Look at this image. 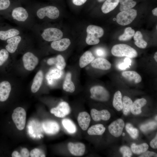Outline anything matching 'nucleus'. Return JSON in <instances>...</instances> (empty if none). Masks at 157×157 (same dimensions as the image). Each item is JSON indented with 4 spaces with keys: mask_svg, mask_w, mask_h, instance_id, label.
I'll return each instance as SVG.
<instances>
[{
    "mask_svg": "<svg viewBox=\"0 0 157 157\" xmlns=\"http://www.w3.org/2000/svg\"><path fill=\"white\" fill-rule=\"evenodd\" d=\"M111 52L114 56L118 57L126 56L134 58L138 56L136 51L130 46L125 44H119L114 45Z\"/></svg>",
    "mask_w": 157,
    "mask_h": 157,
    "instance_id": "1",
    "label": "nucleus"
},
{
    "mask_svg": "<svg viewBox=\"0 0 157 157\" xmlns=\"http://www.w3.org/2000/svg\"><path fill=\"white\" fill-rule=\"evenodd\" d=\"M87 36L86 42L89 45H95L100 42L99 38L102 37L104 34L103 29L100 26L90 25L86 29Z\"/></svg>",
    "mask_w": 157,
    "mask_h": 157,
    "instance_id": "2",
    "label": "nucleus"
},
{
    "mask_svg": "<svg viewBox=\"0 0 157 157\" xmlns=\"http://www.w3.org/2000/svg\"><path fill=\"white\" fill-rule=\"evenodd\" d=\"M137 15V11L133 9L122 11L119 13L116 16V20L119 24L126 26L131 23Z\"/></svg>",
    "mask_w": 157,
    "mask_h": 157,
    "instance_id": "3",
    "label": "nucleus"
},
{
    "mask_svg": "<svg viewBox=\"0 0 157 157\" xmlns=\"http://www.w3.org/2000/svg\"><path fill=\"white\" fill-rule=\"evenodd\" d=\"M26 112L23 108L18 107L14 110L12 118L18 130H22L24 129L26 124Z\"/></svg>",
    "mask_w": 157,
    "mask_h": 157,
    "instance_id": "4",
    "label": "nucleus"
},
{
    "mask_svg": "<svg viewBox=\"0 0 157 157\" xmlns=\"http://www.w3.org/2000/svg\"><path fill=\"white\" fill-rule=\"evenodd\" d=\"M90 92L91 98L96 101H106L109 99L110 97L108 92L101 86H93L90 88Z\"/></svg>",
    "mask_w": 157,
    "mask_h": 157,
    "instance_id": "5",
    "label": "nucleus"
},
{
    "mask_svg": "<svg viewBox=\"0 0 157 157\" xmlns=\"http://www.w3.org/2000/svg\"><path fill=\"white\" fill-rule=\"evenodd\" d=\"M37 17L40 19H42L47 17L51 19H55L59 15V11L56 7L48 6L39 9L36 12Z\"/></svg>",
    "mask_w": 157,
    "mask_h": 157,
    "instance_id": "6",
    "label": "nucleus"
},
{
    "mask_svg": "<svg viewBox=\"0 0 157 157\" xmlns=\"http://www.w3.org/2000/svg\"><path fill=\"white\" fill-rule=\"evenodd\" d=\"M41 36L45 40L53 41L61 39L63 36L62 32L59 29L55 28H49L44 30Z\"/></svg>",
    "mask_w": 157,
    "mask_h": 157,
    "instance_id": "7",
    "label": "nucleus"
},
{
    "mask_svg": "<svg viewBox=\"0 0 157 157\" xmlns=\"http://www.w3.org/2000/svg\"><path fill=\"white\" fill-rule=\"evenodd\" d=\"M22 60L24 68L28 71L33 70L39 62L38 58L30 52H26L24 55Z\"/></svg>",
    "mask_w": 157,
    "mask_h": 157,
    "instance_id": "8",
    "label": "nucleus"
},
{
    "mask_svg": "<svg viewBox=\"0 0 157 157\" xmlns=\"http://www.w3.org/2000/svg\"><path fill=\"white\" fill-rule=\"evenodd\" d=\"M70 111V107L68 103L65 101H62L56 107L52 108L50 112L56 117L63 118L68 115Z\"/></svg>",
    "mask_w": 157,
    "mask_h": 157,
    "instance_id": "9",
    "label": "nucleus"
},
{
    "mask_svg": "<svg viewBox=\"0 0 157 157\" xmlns=\"http://www.w3.org/2000/svg\"><path fill=\"white\" fill-rule=\"evenodd\" d=\"M125 124L123 120L119 119L112 122L108 126L110 133L113 136L118 137L122 133Z\"/></svg>",
    "mask_w": 157,
    "mask_h": 157,
    "instance_id": "10",
    "label": "nucleus"
},
{
    "mask_svg": "<svg viewBox=\"0 0 157 157\" xmlns=\"http://www.w3.org/2000/svg\"><path fill=\"white\" fill-rule=\"evenodd\" d=\"M67 146L70 153L74 156H81L85 153V147L83 143L69 142Z\"/></svg>",
    "mask_w": 157,
    "mask_h": 157,
    "instance_id": "11",
    "label": "nucleus"
},
{
    "mask_svg": "<svg viewBox=\"0 0 157 157\" xmlns=\"http://www.w3.org/2000/svg\"><path fill=\"white\" fill-rule=\"evenodd\" d=\"M90 114L93 120L98 121L101 120L107 121L110 117V114L107 110L104 109L98 111L95 109H92L91 110Z\"/></svg>",
    "mask_w": 157,
    "mask_h": 157,
    "instance_id": "12",
    "label": "nucleus"
},
{
    "mask_svg": "<svg viewBox=\"0 0 157 157\" xmlns=\"http://www.w3.org/2000/svg\"><path fill=\"white\" fill-rule=\"evenodd\" d=\"M13 18L19 22H24L28 17V14L24 8L19 7L15 8L12 11Z\"/></svg>",
    "mask_w": 157,
    "mask_h": 157,
    "instance_id": "13",
    "label": "nucleus"
},
{
    "mask_svg": "<svg viewBox=\"0 0 157 157\" xmlns=\"http://www.w3.org/2000/svg\"><path fill=\"white\" fill-rule=\"evenodd\" d=\"M44 132L49 134H54L59 130L60 126L56 122L53 121H48L42 124Z\"/></svg>",
    "mask_w": 157,
    "mask_h": 157,
    "instance_id": "14",
    "label": "nucleus"
},
{
    "mask_svg": "<svg viewBox=\"0 0 157 157\" xmlns=\"http://www.w3.org/2000/svg\"><path fill=\"white\" fill-rule=\"evenodd\" d=\"M70 44V40L65 38L53 41L51 44V47L56 51H62L67 49Z\"/></svg>",
    "mask_w": 157,
    "mask_h": 157,
    "instance_id": "15",
    "label": "nucleus"
},
{
    "mask_svg": "<svg viewBox=\"0 0 157 157\" xmlns=\"http://www.w3.org/2000/svg\"><path fill=\"white\" fill-rule=\"evenodd\" d=\"M92 66L96 69L103 70H108L111 67L110 63L106 59L99 58L94 59L91 62Z\"/></svg>",
    "mask_w": 157,
    "mask_h": 157,
    "instance_id": "16",
    "label": "nucleus"
},
{
    "mask_svg": "<svg viewBox=\"0 0 157 157\" xmlns=\"http://www.w3.org/2000/svg\"><path fill=\"white\" fill-rule=\"evenodd\" d=\"M91 118L87 112L84 111L80 113L77 117V121L81 128L83 131L87 130Z\"/></svg>",
    "mask_w": 157,
    "mask_h": 157,
    "instance_id": "17",
    "label": "nucleus"
},
{
    "mask_svg": "<svg viewBox=\"0 0 157 157\" xmlns=\"http://www.w3.org/2000/svg\"><path fill=\"white\" fill-rule=\"evenodd\" d=\"M11 90V85L9 82L4 81L0 83V101H4L9 97Z\"/></svg>",
    "mask_w": 157,
    "mask_h": 157,
    "instance_id": "18",
    "label": "nucleus"
},
{
    "mask_svg": "<svg viewBox=\"0 0 157 157\" xmlns=\"http://www.w3.org/2000/svg\"><path fill=\"white\" fill-rule=\"evenodd\" d=\"M21 40V37L19 35L8 39L7 40L8 44L6 46V49L10 53H14L17 50Z\"/></svg>",
    "mask_w": 157,
    "mask_h": 157,
    "instance_id": "19",
    "label": "nucleus"
},
{
    "mask_svg": "<svg viewBox=\"0 0 157 157\" xmlns=\"http://www.w3.org/2000/svg\"><path fill=\"white\" fill-rule=\"evenodd\" d=\"M47 63L50 65H55L57 68L61 70L65 68L66 65L65 60L61 55L49 58L47 60Z\"/></svg>",
    "mask_w": 157,
    "mask_h": 157,
    "instance_id": "20",
    "label": "nucleus"
},
{
    "mask_svg": "<svg viewBox=\"0 0 157 157\" xmlns=\"http://www.w3.org/2000/svg\"><path fill=\"white\" fill-rule=\"evenodd\" d=\"M43 78V74L41 70L38 71L35 75L31 86V91L33 93L37 92L39 89Z\"/></svg>",
    "mask_w": 157,
    "mask_h": 157,
    "instance_id": "21",
    "label": "nucleus"
},
{
    "mask_svg": "<svg viewBox=\"0 0 157 157\" xmlns=\"http://www.w3.org/2000/svg\"><path fill=\"white\" fill-rule=\"evenodd\" d=\"M147 101L144 98L138 99L133 103L131 111L134 115H137L142 112L141 108L147 104Z\"/></svg>",
    "mask_w": 157,
    "mask_h": 157,
    "instance_id": "22",
    "label": "nucleus"
},
{
    "mask_svg": "<svg viewBox=\"0 0 157 157\" xmlns=\"http://www.w3.org/2000/svg\"><path fill=\"white\" fill-rule=\"evenodd\" d=\"M95 57L92 52L89 51L85 52L81 57L79 61V65L81 68L84 67L94 59Z\"/></svg>",
    "mask_w": 157,
    "mask_h": 157,
    "instance_id": "23",
    "label": "nucleus"
},
{
    "mask_svg": "<svg viewBox=\"0 0 157 157\" xmlns=\"http://www.w3.org/2000/svg\"><path fill=\"white\" fill-rule=\"evenodd\" d=\"M122 75L126 79L135 83H140L142 80L140 75L134 71H129L124 72L122 73Z\"/></svg>",
    "mask_w": 157,
    "mask_h": 157,
    "instance_id": "24",
    "label": "nucleus"
},
{
    "mask_svg": "<svg viewBox=\"0 0 157 157\" xmlns=\"http://www.w3.org/2000/svg\"><path fill=\"white\" fill-rule=\"evenodd\" d=\"M119 0H106L102 6L101 9L104 13H107L113 10L117 6Z\"/></svg>",
    "mask_w": 157,
    "mask_h": 157,
    "instance_id": "25",
    "label": "nucleus"
},
{
    "mask_svg": "<svg viewBox=\"0 0 157 157\" xmlns=\"http://www.w3.org/2000/svg\"><path fill=\"white\" fill-rule=\"evenodd\" d=\"M71 74L68 72L65 76L63 85V90L67 92L72 93L75 90V86L73 83L71 81Z\"/></svg>",
    "mask_w": 157,
    "mask_h": 157,
    "instance_id": "26",
    "label": "nucleus"
},
{
    "mask_svg": "<svg viewBox=\"0 0 157 157\" xmlns=\"http://www.w3.org/2000/svg\"><path fill=\"white\" fill-rule=\"evenodd\" d=\"M63 72L61 70L58 68L52 69L48 72L46 76L48 83L50 85L52 84L53 79L60 78Z\"/></svg>",
    "mask_w": 157,
    "mask_h": 157,
    "instance_id": "27",
    "label": "nucleus"
},
{
    "mask_svg": "<svg viewBox=\"0 0 157 157\" xmlns=\"http://www.w3.org/2000/svg\"><path fill=\"white\" fill-rule=\"evenodd\" d=\"M19 31L15 28H11L5 31H0V39L6 40L14 36L18 35Z\"/></svg>",
    "mask_w": 157,
    "mask_h": 157,
    "instance_id": "28",
    "label": "nucleus"
},
{
    "mask_svg": "<svg viewBox=\"0 0 157 157\" xmlns=\"http://www.w3.org/2000/svg\"><path fill=\"white\" fill-rule=\"evenodd\" d=\"M105 129L103 124H98L91 126L88 129L87 132L90 135H101L104 133Z\"/></svg>",
    "mask_w": 157,
    "mask_h": 157,
    "instance_id": "29",
    "label": "nucleus"
},
{
    "mask_svg": "<svg viewBox=\"0 0 157 157\" xmlns=\"http://www.w3.org/2000/svg\"><path fill=\"white\" fill-rule=\"evenodd\" d=\"M114 107L118 111H120L123 108L122 95L119 91H117L114 94L113 102Z\"/></svg>",
    "mask_w": 157,
    "mask_h": 157,
    "instance_id": "30",
    "label": "nucleus"
},
{
    "mask_svg": "<svg viewBox=\"0 0 157 157\" xmlns=\"http://www.w3.org/2000/svg\"><path fill=\"white\" fill-rule=\"evenodd\" d=\"M142 33L138 31H136L133 36V38L135 41V44L140 48L144 49L147 47V44L142 39Z\"/></svg>",
    "mask_w": 157,
    "mask_h": 157,
    "instance_id": "31",
    "label": "nucleus"
},
{
    "mask_svg": "<svg viewBox=\"0 0 157 157\" xmlns=\"http://www.w3.org/2000/svg\"><path fill=\"white\" fill-rule=\"evenodd\" d=\"M62 124L69 133H74L76 131V126L74 123L68 119H64L62 120Z\"/></svg>",
    "mask_w": 157,
    "mask_h": 157,
    "instance_id": "32",
    "label": "nucleus"
},
{
    "mask_svg": "<svg viewBox=\"0 0 157 157\" xmlns=\"http://www.w3.org/2000/svg\"><path fill=\"white\" fill-rule=\"evenodd\" d=\"M133 103L132 100L129 97L124 96L123 98V112L125 115H127L129 113Z\"/></svg>",
    "mask_w": 157,
    "mask_h": 157,
    "instance_id": "33",
    "label": "nucleus"
},
{
    "mask_svg": "<svg viewBox=\"0 0 157 157\" xmlns=\"http://www.w3.org/2000/svg\"><path fill=\"white\" fill-rule=\"evenodd\" d=\"M149 147L147 144L143 143L139 145L132 144L131 147L132 151L134 154H139L147 151Z\"/></svg>",
    "mask_w": 157,
    "mask_h": 157,
    "instance_id": "34",
    "label": "nucleus"
},
{
    "mask_svg": "<svg viewBox=\"0 0 157 157\" xmlns=\"http://www.w3.org/2000/svg\"><path fill=\"white\" fill-rule=\"evenodd\" d=\"M120 4L119 9L121 11L129 10L134 7L136 2L133 0H119Z\"/></svg>",
    "mask_w": 157,
    "mask_h": 157,
    "instance_id": "35",
    "label": "nucleus"
},
{
    "mask_svg": "<svg viewBox=\"0 0 157 157\" xmlns=\"http://www.w3.org/2000/svg\"><path fill=\"white\" fill-rule=\"evenodd\" d=\"M135 33V31L131 27L126 28L125 29L124 33L119 37L118 40L123 41L129 40L133 36Z\"/></svg>",
    "mask_w": 157,
    "mask_h": 157,
    "instance_id": "36",
    "label": "nucleus"
},
{
    "mask_svg": "<svg viewBox=\"0 0 157 157\" xmlns=\"http://www.w3.org/2000/svg\"><path fill=\"white\" fill-rule=\"evenodd\" d=\"M125 128L127 132L132 138L133 139H136L138 137L139 134L138 130L134 128L131 124L130 123L127 124Z\"/></svg>",
    "mask_w": 157,
    "mask_h": 157,
    "instance_id": "37",
    "label": "nucleus"
},
{
    "mask_svg": "<svg viewBox=\"0 0 157 157\" xmlns=\"http://www.w3.org/2000/svg\"><path fill=\"white\" fill-rule=\"evenodd\" d=\"M157 127V122L152 121L143 124L140 126V129L143 132H146L155 129Z\"/></svg>",
    "mask_w": 157,
    "mask_h": 157,
    "instance_id": "38",
    "label": "nucleus"
},
{
    "mask_svg": "<svg viewBox=\"0 0 157 157\" xmlns=\"http://www.w3.org/2000/svg\"><path fill=\"white\" fill-rule=\"evenodd\" d=\"M9 56L8 51L5 49L0 51V66L2 65L7 60Z\"/></svg>",
    "mask_w": 157,
    "mask_h": 157,
    "instance_id": "39",
    "label": "nucleus"
},
{
    "mask_svg": "<svg viewBox=\"0 0 157 157\" xmlns=\"http://www.w3.org/2000/svg\"><path fill=\"white\" fill-rule=\"evenodd\" d=\"M120 151L123 157H131L132 155L131 149L126 146H123L120 149Z\"/></svg>",
    "mask_w": 157,
    "mask_h": 157,
    "instance_id": "40",
    "label": "nucleus"
},
{
    "mask_svg": "<svg viewBox=\"0 0 157 157\" xmlns=\"http://www.w3.org/2000/svg\"><path fill=\"white\" fill-rule=\"evenodd\" d=\"M31 157H45V155L40 149L35 148L32 150L30 153Z\"/></svg>",
    "mask_w": 157,
    "mask_h": 157,
    "instance_id": "41",
    "label": "nucleus"
},
{
    "mask_svg": "<svg viewBox=\"0 0 157 157\" xmlns=\"http://www.w3.org/2000/svg\"><path fill=\"white\" fill-rule=\"evenodd\" d=\"M10 5V1L9 0H0V10L7 9Z\"/></svg>",
    "mask_w": 157,
    "mask_h": 157,
    "instance_id": "42",
    "label": "nucleus"
},
{
    "mask_svg": "<svg viewBox=\"0 0 157 157\" xmlns=\"http://www.w3.org/2000/svg\"><path fill=\"white\" fill-rule=\"evenodd\" d=\"M140 157H157V154L155 152L150 151H145L141 155Z\"/></svg>",
    "mask_w": 157,
    "mask_h": 157,
    "instance_id": "43",
    "label": "nucleus"
},
{
    "mask_svg": "<svg viewBox=\"0 0 157 157\" xmlns=\"http://www.w3.org/2000/svg\"><path fill=\"white\" fill-rule=\"evenodd\" d=\"M20 154L22 157H29L30 155L29 151L26 148H23L22 149Z\"/></svg>",
    "mask_w": 157,
    "mask_h": 157,
    "instance_id": "44",
    "label": "nucleus"
},
{
    "mask_svg": "<svg viewBox=\"0 0 157 157\" xmlns=\"http://www.w3.org/2000/svg\"><path fill=\"white\" fill-rule=\"evenodd\" d=\"M150 145L153 148L156 149L157 148V135H156L155 137L150 142Z\"/></svg>",
    "mask_w": 157,
    "mask_h": 157,
    "instance_id": "45",
    "label": "nucleus"
},
{
    "mask_svg": "<svg viewBox=\"0 0 157 157\" xmlns=\"http://www.w3.org/2000/svg\"><path fill=\"white\" fill-rule=\"evenodd\" d=\"M87 0H72L73 3L77 6H80L84 4Z\"/></svg>",
    "mask_w": 157,
    "mask_h": 157,
    "instance_id": "46",
    "label": "nucleus"
},
{
    "mask_svg": "<svg viewBox=\"0 0 157 157\" xmlns=\"http://www.w3.org/2000/svg\"><path fill=\"white\" fill-rule=\"evenodd\" d=\"M96 54L99 56H104L105 54L104 50L102 48L97 49L96 51Z\"/></svg>",
    "mask_w": 157,
    "mask_h": 157,
    "instance_id": "47",
    "label": "nucleus"
},
{
    "mask_svg": "<svg viewBox=\"0 0 157 157\" xmlns=\"http://www.w3.org/2000/svg\"><path fill=\"white\" fill-rule=\"evenodd\" d=\"M12 156L13 157H22L20 154H19L17 151H14L12 154Z\"/></svg>",
    "mask_w": 157,
    "mask_h": 157,
    "instance_id": "48",
    "label": "nucleus"
},
{
    "mask_svg": "<svg viewBox=\"0 0 157 157\" xmlns=\"http://www.w3.org/2000/svg\"><path fill=\"white\" fill-rule=\"evenodd\" d=\"M129 66V65L125 62L122 63L119 65V67L120 69H123L128 67Z\"/></svg>",
    "mask_w": 157,
    "mask_h": 157,
    "instance_id": "49",
    "label": "nucleus"
},
{
    "mask_svg": "<svg viewBox=\"0 0 157 157\" xmlns=\"http://www.w3.org/2000/svg\"><path fill=\"white\" fill-rule=\"evenodd\" d=\"M124 62L129 65L131 64V60L129 58H125L124 60Z\"/></svg>",
    "mask_w": 157,
    "mask_h": 157,
    "instance_id": "50",
    "label": "nucleus"
},
{
    "mask_svg": "<svg viewBox=\"0 0 157 157\" xmlns=\"http://www.w3.org/2000/svg\"><path fill=\"white\" fill-rule=\"evenodd\" d=\"M153 14L155 16H157V8H156L153 9L152 11Z\"/></svg>",
    "mask_w": 157,
    "mask_h": 157,
    "instance_id": "51",
    "label": "nucleus"
},
{
    "mask_svg": "<svg viewBox=\"0 0 157 157\" xmlns=\"http://www.w3.org/2000/svg\"><path fill=\"white\" fill-rule=\"evenodd\" d=\"M154 58V59L155 61L156 62H157V52H156L155 53Z\"/></svg>",
    "mask_w": 157,
    "mask_h": 157,
    "instance_id": "52",
    "label": "nucleus"
},
{
    "mask_svg": "<svg viewBox=\"0 0 157 157\" xmlns=\"http://www.w3.org/2000/svg\"><path fill=\"white\" fill-rule=\"evenodd\" d=\"M99 2H103L105 1L106 0H97Z\"/></svg>",
    "mask_w": 157,
    "mask_h": 157,
    "instance_id": "53",
    "label": "nucleus"
},
{
    "mask_svg": "<svg viewBox=\"0 0 157 157\" xmlns=\"http://www.w3.org/2000/svg\"><path fill=\"white\" fill-rule=\"evenodd\" d=\"M125 133H122V136H125Z\"/></svg>",
    "mask_w": 157,
    "mask_h": 157,
    "instance_id": "54",
    "label": "nucleus"
},
{
    "mask_svg": "<svg viewBox=\"0 0 157 157\" xmlns=\"http://www.w3.org/2000/svg\"><path fill=\"white\" fill-rule=\"evenodd\" d=\"M157 115L156 116V117H155V119L156 120H157Z\"/></svg>",
    "mask_w": 157,
    "mask_h": 157,
    "instance_id": "55",
    "label": "nucleus"
}]
</instances>
